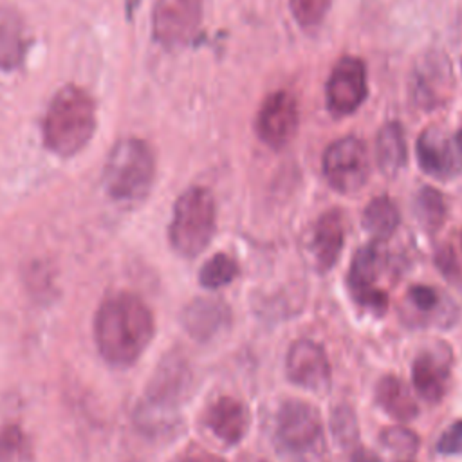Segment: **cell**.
<instances>
[{"instance_id":"e0dca14e","label":"cell","mask_w":462,"mask_h":462,"mask_svg":"<svg viewBox=\"0 0 462 462\" xmlns=\"http://www.w3.org/2000/svg\"><path fill=\"white\" fill-rule=\"evenodd\" d=\"M411 323H430L437 327H449L455 321L457 309L437 289L430 285H411L406 292Z\"/></svg>"},{"instance_id":"e575fe53","label":"cell","mask_w":462,"mask_h":462,"mask_svg":"<svg viewBox=\"0 0 462 462\" xmlns=\"http://www.w3.org/2000/svg\"><path fill=\"white\" fill-rule=\"evenodd\" d=\"M460 247H462V233H460Z\"/></svg>"},{"instance_id":"277c9868","label":"cell","mask_w":462,"mask_h":462,"mask_svg":"<svg viewBox=\"0 0 462 462\" xmlns=\"http://www.w3.org/2000/svg\"><path fill=\"white\" fill-rule=\"evenodd\" d=\"M155 175V159L141 139L119 141L105 164L103 184L106 191L125 202H135L148 195Z\"/></svg>"},{"instance_id":"4fadbf2b","label":"cell","mask_w":462,"mask_h":462,"mask_svg":"<svg viewBox=\"0 0 462 462\" xmlns=\"http://www.w3.org/2000/svg\"><path fill=\"white\" fill-rule=\"evenodd\" d=\"M415 157L419 168L437 180H449L462 170V152L455 139L433 126L424 128L417 137Z\"/></svg>"},{"instance_id":"d6986e66","label":"cell","mask_w":462,"mask_h":462,"mask_svg":"<svg viewBox=\"0 0 462 462\" xmlns=\"http://www.w3.org/2000/svg\"><path fill=\"white\" fill-rule=\"evenodd\" d=\"M375 402L397 422H408L417 417L419 406L408 384L397 375H384L375 384Z\"/></svg>"},{"instance_id":"484cf974","label":"cell","mask_w":462,"mask_h":462,"mask_svg":"<svg viewBox=\"0 0 462 462\" xmlns=\"http://www.w3.org/2000/svg\"><path fill=\"white\" fill-rule=\"evenodd\" d=\"M379 440L381 444L399 455V457H413L419 449V435L406 428V426H388L379 433Z\"/></svg>"},{"instance_id":"ffe728a7","label":"cell","mask_w":462,"mask_h":462,"mask_svg":"<svg viewBox=\"0 0 462 462\" xmlns=\"http://www.w3.org/2000/svg\"><path fill=\"white\" fill-rule=\"evenodd\" d=\"M383 262L384 256L379 244H366L354 253L346 276L352 296L375 287Z\"/></svg>"},{"instance_id":"2e32d148","label":"cell","mask_w":462,"mask_h":462,"mask_svg":"<svg viewBox=\"0 0 462 462\" xmlns=\"http://www.w3.org/2000/svg\"><path fill=\"white\" fill-rule=\"evenodd\" d=\"M231 309L218 298H197L182 312L184 330L197 341H211L231 325Z\"/></svg>"},{"instance_id":"7a4b0ae2","label":"cell","mask_w":462,"mask_h":462,"mask_svg":"<svg viewBox=\"0 0 462 462\" xmlns=\"http://www.w3.org/2000/svg\"><path fill=\"white\" fill-rule=\"evenodd\" d=\"M96 108L92 97L79 87L67 85L51 101L43 119V141L58 155L78 153L92 137Z\"/></svg>"},{"instance_id":"d4e9b609","label":"cell","mask_w":462,"mask_h":462,"mask_svg":"<svg viewBox=\"0 0 462 462\" xmlns=\"http://www.w3.org/2000/svg\"><path fill=\"white\" fill-rule=\"evenodd\" d=\"M238 274V263L226 253H217L199 271V282L204 289L217 291L229 285Z\"/></svg>"},{"instance_id":"6da1fadb","label":"cell","mask_w":462,"mask_h":462,"mask_svg":"<svg viewBox=\"0 0 462 462\" xmlns=\"http://www.w3.org/2000/svg\"><path fill=\"white\" fill-rule=\"evenodd\" d=\"M94 336L99 354L116 366H128L144 352L153 336V316L135 294L105 300L96 314Z\"/></svg>"},{"instance_id":"ac0fdd59","label":"cell","mask_w":462,"mask_h":462,"mask_svg":"<svg viewBox=\"0 0 462 462\" xmlns=\"http://www.w3.org/2000/svg\"><path fill=\"white\" fill-rule=\"evenodd\" d=\"M375 159L383 175L397 177L408 162L404 128L399 121L384 123L375 137Z\"/></svg>"},{"instance_id":"cb8c5ba5","label":"cell","mask_w":462,"mask_h":462,"mask_svg":"<svg viewBox=\"0 0 462 462\" xmlns=\"http://www.w3.org/2000/svg\"><path fill=\"white\" fill-rule=\"evenodd\" d=\"M328 428L332 439L343 449H354L359 444V422L354 408L346 402H339L332 408L328 417Z\"/></svg>"},{"instance_id":"9c48e42d","label":"cell","mask_w":462,"mask_h":462,"mask_svg":"<svg viewBox=\"0 0 462 462\" xmlns=\"http://www.w3.org/2000/svg\"><path fill=\"white\" fill-rule=\"evenodd\" d=\"M300 126V108L298 99L289 90H276L269 94L254 121V130L258 139L273 148L282 150L296 135Z\"/></svg>"},{"instance_id":"52a82bcc","label":"cell","mask_w":462,"mask_h":462,"mask_svg":"<svg viewBox=\"0 0 462 462\" xmlns=\"http://www.w3.org/2000/svg\"><path fill=\"white\" fill-rule=\"evenodd\" d=\"M321 415L305 401L289 399L282 402L274 422V444L280 453L300 457L314 449L321 439Z\"/></svg>"},{"instance_id":"3957f363","label":"cell","mask_w":462,"mask_h":462,"mask_svg":"<svg viewBox=\"0 0 462 462\" xmlns=\"http://www.w3.org/2000/svg\"><path fill=\"white\" fill-rule=\"evenodd\" d=\"M215 229L217 204L211 191L200 186L186 189L173 206L171 247L184 258H195L211 244Z\"/></svg>"},{"instance_id":"8fae6325","label":"cell","mask_w":462,"mask_h":462,"mask_svg":"<svg viewBox=\"0 0 462 462\" xmlns=\"http://www.w3.org/2000/svg\"><path fill=\"white\" fill-rule=\"evenodd\" d=\"M451 366L453 352L446 343L437 341L420 350L411 363L415 393L430 404L440 402L451 386Z\"/></svg>"},{"instance_id":"836d02e7","label":"cell","mask_w":462,"mask_h":462,"mask_svg":"<svg viewBox=\"0 0 462 462\" xmlns=\"http://www.w3.org/2000/svg\"><path fill=\"white\" fill-rule=\"evenodd\" d=\"M455 143H457V146H458V150L462 152V130H458V134L455 135Z\"/></svg>"},{"instance_id":"f546056e","label":"cell","mask_w":462,"mask_h":462,"mask_svg":"<svg viewBox=\"0 0 462 462\" xmlns=\"http://www.w3.org/2000/svg\"><path fill=\"white\" fill-rule=\"evenodd\" d=\"M352 298H354L361 307H365V309L375 312L377 316L384 314L386 309H388V296H386L384 291H381V289H377V287H372V289H368V291H365V292H359V294H356V296H352Z\"/></svg>"},{"instance_id":"5bb4252c","label":"cell","mask_w":462,"mask_h":462,"mask_svg":"<svg viewBox=\"0 0 462 462\" xmlns=\"http://www.w3.org/2000/svg\"><path fill=\"white\" fill-rule=\"evenodd\" d=\"M345 245V215L332 208L318 217L309 236L310 262L318 273H328L339 260Z\"/></svg>"},{"instance_id":"4316f807","label":"cell","mask_w":462,"mask_h":462,"mask_svg":"<svg viewBox=\"0 0 462 462\" xmlns=\"http://www.w3.org/2000/svg\"><path fill=\"white\" fill-rule=\"evenodd\" d=\"M31 448L18 426H7L0 431V462H29Z\"/></svg>"},{"instance_id":"30bf717a","label":"cell","mask_w":462,"mask_h":462,"mask_svg":"<svg viewBox=\"0 0 462 462\" xmlns=\"http://www.w3.org/2000/svg\"><path fill=\"white\" fill-rule=\"evenodd\" d=\"M202 23L200 0H157L153 9V36L168 47L189 43Z\"/></svg>"},{"instance_id":"9a60e30c","label":"cell","mask_w":462,"mask_h":462,"mask_svg":"<svg viewBox=\"0 0 462 462\" xmlns=\"http://www.w3.org/2000/svg\"><path fill=\"white\" fill-rule=\"evenodd\" d=\"M206 428L226 446H236L247 435L251 415L247 406L231 395H220L206 410Z\"/></svg>"},{"instance_id":"1f68e13d","label":"cell","mask_w":462,"mask_h":462,"mask_svg":"<svg viewBox=\"0 0 462 462\" xmlns=\"http://www.w3.org/2000/svg\"><path fill=\"white\" fill-rule=\"evenodd\" d=\"M177 462H224L220 457L200 449V448H191L186 453H182V457Z\"/></svg>"},{"instance_id":"7402d4cb","label":"cell","mask_w":462,"mask_h":462,"mask_svg":"<svg viewBox=\"0 0 462 462\" xmlns=\"http://www.w3.org/2000/svg\"><path fill=\"white\" fill-rule=\"evenodd\" d=\"M27 43L20 18L7 9H0V67H16L25 54Z\"/></svg>"},{"instance_id":"f1b7e54d","label":"cell","mask_w":462,"mask_h":462,"mask_svg":"<svg viewBox=\"0 0 462 462\" xmlns=\"http://www.w3.org/2000/svg\"><path fill=\"white\" fill-rule=\"evenodd\" d=\"M437 451L440 455H462V420L449 424L437 440Z\"/></svg>"},{"instance_id":"ba28073f","label":"cell","mask_w":462,"mask_h":462,"mask_svg":"<svg viewBox=\"0 0 462 462\" xmlns=\"http://www.w3.org/2000/svg\"><path fill=\"white\" fill-rule=\"evenodd\" d=\"M325 94L327 108L334 117L354 114L368 96L365 61L356 56L341 58L330 70Z\"/></svg>"},{"instance_id":"4dcf8cb0","label":"cell","mask_w":462,"mask_h":462,"mask_svg":"<svg viewBox=\"0 0 462 462\" xmlns=\"http://www.w3.org/2000/svg\"><path fill=\"white\" fill-rule=\"evenodd\" d=\"M435 262H437V267L440 273H444L446 276L457 273V260L453 256V251L449 245H444L437 251L435 254Z\"/></svg>"},{"instance_id":"44dd1931","label":"cell","mask_w":462,"mask_h":462,"mask_svg":"<svg viewBox=\"0 0 462 462\" xmlns=\"http://www.w3.org/2000/svg\"><path fill=\"white\" fill-rule=\"evenodd\" d=\"M399 222H401L399 209L393 204V200L386 195H379L372 199L363 209V217H361L363 229L375 242L388 240L397 231Z\"/></svg>"},{"instance_id":"83f0119b","label":"cell","mask_w":462,"mask_h":462,"mask_svg":"<svg viewBox=\"0 0 462 462\" xmlns=\"http://www.w3.org/2000/svg\"><path fill=\"white\" fill-rule=\"evenodd\" d=\"M294 20L303 29H316L327 16L332 0H289Z\"/></svg>"},{"instance_id":"7c38bea8","label":"cell","mask_w":462,"mask_h":462,"mask_svg":"<svg viewBox=\"0 0 462 462\" xmlns=\"http://www.w3.org/2000/svg\"><path fill=\"white\" fill-rule=\"evenodd\" d=\"M289 381L307 392L325 393L332 383V370L325 348L312 339H298L285 357Z\"/></svg>"},{"instance_id":"d590c367","label":"cell","mask_w":462,"mask_h":462,"mask_svg":"<svg viewBox=\"0 0 462 462\" xmlns=\"http://www.w3.org/2000/svg\"><path fill=\"white\" fill-rule=\"evenodd\" d=\"M263 462H265V460H263Z\"/></svg>"},{"instance_id":"603a6c76","label":"cell","mask_w":462,"mask_h":462,"mask_svg":"<svg viewBox=\"0 0 462 462\" xmlns=\"http://www.w3.org/2000/svg\"><path fill=\"white\" fill-rule=\"evenodd\" d=\"M413 213L428 233H437L448 217V206L442 193L431 186H422L413 199Z\"/></svg>"},{"instance_id":"8992f818","label":"cell","mask_w":462,"mask_h":462,"mask_svg":"<svg viewBox=\"0 0 462 462\" xmlns=\"http://www.w3.org/2000/svg\"><path fill=\"white\" fill-rule=\"evenodd\" d=\"M321 170L328 186L337 193H357L370 177V159L365 143L354 135L336 139L323 152Z\"/></svg>"},{"instance_id":"5b68a950","label":"cell","mask_w":462,"mask_h":462,"mask_svg":"<svg viewBox=\"0 0 462 462\" xmlns=\"http://www.w3.org/2000/svg\"><path fill=\"white\" fill-rule=\"evenodd\" d=\"M191 386V370L180 356H168L150 384L146 401L143 402L139 415L141 424L153 431H161L173 424L177 406L186 397Z\"/></svg>"},{"instance_id":"d6a6232c","label":"cell","mask_w":462,"mask_h":462,"mask_svg":"<svg viewBox=\"0 0 462 462\" xmlns=\"http://www.w3.org/2000/svg\"><path fill=\"white\" fill-rule=\"evenodd\" d=\"M350 462H383L379 455L368 448H354L350 455Z\"/></svg>"}]
</instances>
